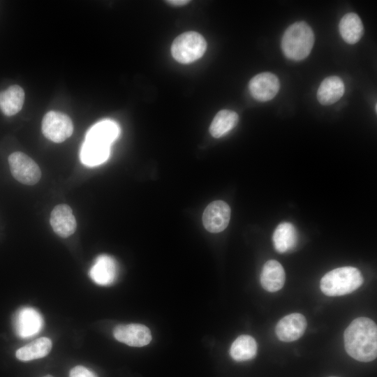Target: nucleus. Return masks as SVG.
Returning a JSON list of instances; mask_svg holds the SVG:
<instances>
[{
    "instance_id": "nucleus-1",
    "label": "nucleus",
    "mask_w": 377,
    "mask_h": 377,
    "mask_svg": "<svg viewBox=\"0 0 377 377\" xmlns=\"http://www.w3.org/2000/svg\"><path fill=\"white\" fill-rule=\"evenodd\" d=\"M346 353L360 362L373 361L377 356V327L370 318L359 317L344 331Z\"/></svg>"
},
{
    "instance_id": "nucleus-2",
    "label": "nucleus",
    "mask_w": 377,
    "mask_h": 377,
    "mask_svg": "<svg viewBox=\"0 0 377 377\" xmlns=\"http://www.w3.org/2000/svg\"><path fill=\"white\" fill-rule=\"evenodd\" d=\"M314 44V34L305 22H296L285 31L281 39L284 55L293 61H301L310 54Z\"/></svg>"
},
{
    "instance_id": "nucleus-3",
    "label": "nucleus",
    "mask_w": 377,
    "mask_h": 377,
    "mask_svg": "<svg viewBox=\"0 0 377 377\" xmlns=\"http://www.w3.org/2000/svg\"><path fill=\"white\" fill-rule=\"evenodd\" d=\"M360 271L354 267H341L326 273L321 279L320 288L327 296H341L351 293L363 283Z\"/></svg>"
},
{
    "instance_id": "nucleus-4",
    "label": "nucleus",
    "mask_w": 377,
    "mask_h": 377,
    "mask_svg": "<svg viewBox=\"0 0 377 377\" xmlns=\"http://www.w3.org/2000/svg\"><path fill=\"white\" fill-rule=\"evenodd\" d=\"M207 49L204 37L195 31H186L178 36L171 46L174 59L181 64H190L200 59Z\"/></svg>"
},
{
    "instance_id": "nucleus-5",
    "label": "nucleus",
    "mask_w": 377,
    "mask_h": 377,
    "mask_svg": "<svg viewBox=\"0 0 377 377\" xmlns=\"http://www.w3.org/2000/svg\"><path fill=\"white\" fill-rule=\"evenodd\" d=\"M8 163L13 177L24 184L34 185L40 179L41 172L38 164L22 152L11 154Z\"/></svg>"
},
{
    "instance_id": "nucleus-6",
    "label": "nucleus",
    "mask_w": 377,
    "mask_h": 377,
    "mask_svg": "<svg viewBox=\"0 0 377 377\" xmlns=\"http://www.w3.org/2000/svg\"><path fill=\"white\" fill-rule=\"evenodd\" d=\"M42 131L50 140L61 142L72 135L73 124L71 118L66 114L50 111L43 119Z\"/></svg>"
},
{
    "instance_id": "nucleus-7",
    "label": "nucleus",
    "mask_w": 377,
    "mask_h": 377,
    "mask_svg": "<svg viewBox=\"0 0 377 377\" xmlns=\"http://www.w3.org/2000/svg\"><path fill=\"white\" fill-rule=\"evenodd\" d=\"M230 219V208L224 201L216 200L206 207L202 215L205 228L210 232H220L228 226Z\"/></svg>"
},
{
    "instance_id": "nucleus-8",
    "label": "nucleus",
    "mask_w": 377,
    "mask_h": 377,
    "mask_svg": "<svg viewBox=\"0 0 377 377\" xmlns=\"http://www.w3.org/2000/svg\"><path fill=\"white\" fill-rule=\"evenodd\" d=\"M251 96L258 101L272 100L280 89L279 78L273 73L264 72L252 77L249 84Z\"/></svg>"
},
{
    "instance_id": "nucleus-9",
    "label": "nucleus",
    "mask_w": 377,
    "mask_h": 377,
    "mask_svg": "<svg viewBox=\"0 0 377 377\" xmlns=\"http://www.w3.org/2000/svg\"><path fill=\"white\" fill-rule=\"evenodd\" d=\"M114 337L130 346L142 347L151 340L149 329L141 324L119 325L113 330Z\"/></svg>"
},
{
    "instance_id": "nucleus-10",
    "label": "nucleus",
    "mask_w": 377,
    "mask_h": 377,
    "mask_svg": "<svg viewBox=\"0 0 377 377\" xmlns=\"http://www.w3.org/2000/svg\"><path fill=\"white\" fill-rule=\"evenodd\" d=\"M306 325V320L302 314L293 313L284 316L278 322L275 332L281 341L290 342L303 335Z\"/></svg>"
},
{
    "instance_id": "nucleus-11",
    "label": "nucleus",
    "mask_w": 377,
    "mask_h": 377,
    "mask_svg": "<svg viewBox=\"0 0 377 377\" xmlns=\"http://www.w3.org/2000/svg\"><path fill=\"white\" fill-rule=\"evenodd\" d=\"M43 324L41 315L31 307L22 308L17 312L14 318L15 332L22 338L35 335L41 330Z\"/></svg>"
},
{
    "instance_id": "nucleus-12",
    "label": "nucleus",
    "mask_w": 377,
    "mask_h": 377,
    "mask_svg": "<svg viewBox=\"0 0 377 377\" xmlns=\"http://www.w3.org/2000/svg\"><path fill=\"white\" fill-rule=\"evenodd\" d=\"M89 276L98 285H111L117 276V265L114 259L108 255L99 256L89 270Z\"/></svg>"
},
{
    "instance_id": "nucleus-13",
    "label": "nucleus",
    "mask_w": 377,
    "mask_h": 377,
    "mask_svg": "<svg viewBox=\"0 0 377 377\" xmlns=\"http://www.w3.org/2000/svg\"><path fill=\"white\" fill-rule=\"evenodd\" d=\"M50 224L56 234L68 237L76 230V221L71 208L65 204L57 205L50 214Z\"/></svg>"
},
{
    "instance_id": "nucleus-14",
    "label": "nucleus",
    "mask_w": 377,
    "mask_h": 377,
    "mask_svg": "<svg viewBox=\"0 0 377 377\" xmlns=\"http://www.w3.org/2000/svg\"><path fill=\"white\" fill-rule=\"evenodd\" d=\"M286 274L283 266L275 260L267 261L260 274V283L268 292L281 290L285 283Z\"/></svg>"
},
{
    "instance_id": "nucleus-15",
    "label": "nucleus",
    "mask_w": 377,
    "mask_h": 377,
    "mask_svg": "<svg viewBox=\"0 0 377 377\" xmlns=\"http://www.w3.org/2000/svg\"><path fill=\"white\" fill-rule=\"evenodd\" d=\"M119 134L118 125L111 120H103L94 124L87 133L85 140L109 146Z\"/></svg>"
},
{
    "instance_id": "nucleus-16",
    "label": "nucleus",
    "mask_w": 377,
    "mask_h": 377,
    "mask_svg": "<svg viewBox=\"0 0 377 377\" xmlns=\"http://www.w3.org/2000/svg\"><path fill=\"white\" fill-rule=\"evenodd\" d=\"M345 86L338 76L324 79L317 91V99L323 105H330L338 101L343 95Z\"/></svg>"
},
{
    "instance_id": "nucleus-17",
    "label": "nucleus",
    "mask_w": 377,
    "mask_h": 377,
    "mask_svg": "<svg viewBox=\"0 0 377 377\" xmlns=\"http://www.w3.org/2000/svg\"><path fill=\"white\" fill-rule=\"evenodd\" d=\"M272 241L277 252L283 253L291 251L297 242V232L295 226L288 222L280 223L273 233Z\"/></svg>"
},
{
    "instance_id": "nucleus-18",
    "label": "nucleus",
    "mask_w": 377,
    "mask_h": 377,
    "mask_svg": "<svg viewBox=\"0 0 377 377\" xmlns=\"http://www.w3.org/2000/svg\"><path fill=\"white\" fill-rule=\"evenodd\" d=\"M339 33L343 40L348 44L357 43L364 34V27L360 17L354 13L343 16L339 25Z\"/></svg>"
},
{
    "instance_id": "nucleus-19",
    "label": "nucleus",
    "mask_w": 377,
    "mask_h": 377,
    "mask_svg": "<svg viewBox=\"0 0 377 377\" xmlns=\"http://www.w3.org/2000/svg\"><path fill=\"white\" fill-rule=\"evenodd\" d=\"M24 101V91L18 85H12L0 92V110L6 116L20 112Z\"/></svg>"
},
{
    "instance_id": "nucleus-20",
    "label": "nucleus",
    "mask_w": 377,
    "mask_h": 377,
    "mask_svg": "<svg viewBox=\"0 0 377 377\" xmlns=\"http://www.w3.org/2000/svg\"><path fill=\"white\" fill-rule=\"evenodd\" d=\"M110 147L84 140L80 149L81 162L89 167L98 165L110 156Z\"/></svg>"
},
{
    "instance_id": "nucleus-21",
    "label": "nucleus",
    "mask_w": 377,
    "mask_h": 377,
    "mask_svg": "<svg viewBox=\"0 0 377 377\" xmlns=\"http://www.w3.org/2000/svg\"><path fill=\"white\" fill-rule=\"evenodd\" d=\"M52 348V341L47 337H40L19 348L16 357L22 361H29L46 356Z\"/></svg>"
},
{
    "instance_id": "nucleus-22",
    "label": "nucleus",
    "mask_w": 377,
    "mask_h": 377,
    "mask_svg": "<svg viewBox=\"0 0 377 377\" xmlns=\"http://www.w3.org/2000/svg\"><path fill=\"white\" fill-rule=\"evenodd\" d=\"M238 121L239 116L237 112L230 110H221L212 120L209 133L214 138H221L234 128Z\"/></svg>"
},
{
    "instance_id": "nucleus-23",
    "label": "nucleus",
    "mask_w": 377,
    "mask_h": 377,
    "mask_svg": "<svg viewBox=\"0 0 377 377\" xmlns=\"http://www.w3.org/2000/svg\"><path fill=\"white\" fill-rule=\"evenodd\" d=\"M258 345L252 337L241 335L232 343L230 354L235 361H246L255 357L257 354Z\"/></svg>"
},
{
    "instance_id": "nucleus-24",
    "label": "nucleus",
    "mask_w": 377,
    "mask_h": 377,
    "mask_svg": "<svg viewBox=\"0 0 377 377\" xmlns=\"http://www.w3.org/2000/svg\"><path fill=\"white\" fill-rule=\"evenodd\" d=\"M69 377H98L93 371L87 368L78 365L73 367L69 373Z\"/></svg>"
},
{
    "instance_id": "nucleus-25",
    "label": "nucleus",
    "mask_w": 377,
    "mask_h": 377,
    "mask_svg": "<svg viewBox=\"0 0 377 377\" xmlns=\"http://www.w3.org/2000/svg\"><path fill=\"white\" fill-rule=\"evenodd\" d=\"M166 2L169 4H171L172 6H184L190 2V1L188 0H168Z\"/></svg>"
},
{
    "instance_id": "nucleus-26",
    "label": "nucleus",
    "mask_w": 377,
    "mask_h": 377,
    "mask_svg": "<svg viewBox=\"0 0 377 377\" xmlns=\"http://www.w3.org/2000/svg\"><path fill=\"white\" fill-rule=\"evenodd\" d=\"M44 377H53V376H51V375H46V376H45Z\"/></svg>"
},
{
    "instance_id": "nucleus-27",
    "label": "nucleus",
    "mask_w": 377,
    "mask_h": 377,
    "mask_svg": "<svg viewBox=\"0 0 377 377\" xmlns=\"http://www.w3.org/2000/svg\"><path fill=\"white\" fill-rule=\"evenodd\" d=\"M330 377H337V376H330Z\"/></svg>"
}]
</instances>
